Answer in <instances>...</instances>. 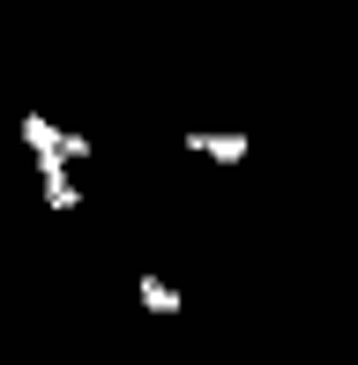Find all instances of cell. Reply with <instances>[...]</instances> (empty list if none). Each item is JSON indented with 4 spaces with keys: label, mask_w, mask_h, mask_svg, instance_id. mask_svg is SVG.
<instances>
[{
    "label": "cell",
    "mask_w": 358,
    "mask_h": 365,
    "mask_svg": "<svg viewBox=\"0 0 358 365\" xmlns=\"http://www.w3.org/2000/svg\"><path fill=\"white\" fill-rule=\"evenodd\" d=\"M23 142H30V157H90V149H97L83 135H60L45 112H23Z\"/></svg>",
    "instance_id": "6da1fadb"
},
{
    "label": "cell",
    "mask_w": 358,
    "mask_h": 365,
    "mask_svg": "<svg viewBox=\"0 0 358 365\" xmlns=\"http://www.w3.org/2000/svg\"><path fill=\"white\" fill-rule=\"evenodd\" d=\"M38 179H45V209H53V217H75V209H83V194H75V179H68V157H38Z\"/></svg>",
    "instance_id": "7a4b0ae2"
},
{
    "label": "cell",
    "mask_w": 358,
    "mask_h": 365,
    "mask_svg": "<svg viewBox=\"0 0 358 365\" xmlns=\"http://www.w3.org/2000/svg\"><path fill=\"white\" fill-rule=\"evenodd\" d=\"M135 298H142V313H157V321H179V313H187V298H179L165 276H142V284H135Z\"/></svg>",
    "instance_id": "3957f363"
},
{
    "label": "cell",
    "mask_w": 358,
    "mask_h": 365,
    "mask_svg": "<svg viewBox=\"0 0 358 365\" xmlns=\"http://www.w3.org/2000/svg\"><path fill=\"white\" fill-rule=\"evenodd\" d=\"M187 149L209 164H247V135H187Z\"/></svg>",
    "instance_id": "277c9868"
}]
</instances>
